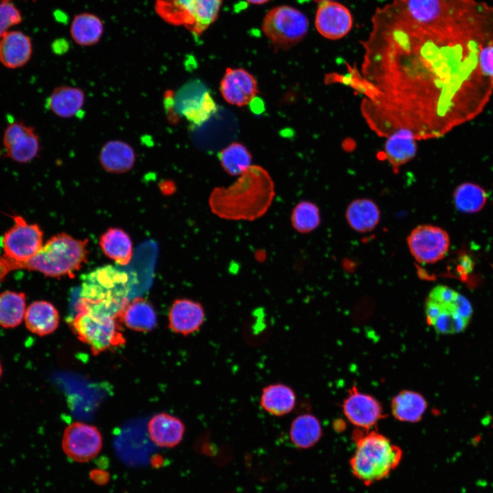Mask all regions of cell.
Wrapping results in <instances>:
<instances>
[{"label":"cell","mask_w":493,"mask_h":493,"mask_svg":"<svg viewBox=\"0 0 493 493\" xmlns=\"http://www.w3.org/2000/svg\"><path fill=\"white\" fill-rule=\"evenodd\" d=\"M219 90L227 103L239 107L249 104L258 92L257 81L253 75L240 68L225 70Z\"/></svg>","instance_id":"e0dca14e"},{"label":"cell","mask_w":493,"mask_h":493,"mask_svg":"<svg viewBox=\"0 0 493 493\" xmlns=\"http://www.w3.org/2000/svg\"><path fill=\"white\" fill-rule=\"evenodd\" d=\"M22 18L18 10L10 1L0 3V38L8 29L21 22Z\"/></svg>","instance_id":"d590c367"},{"label":"cell","mask_w":493,"mask_h":493,"mask_svg":"<svg viewBox=\"0 0 493 493\" xmlns=\"http://www.w3.org/2000/svg\"><path fill=\"white\" fill-rule=\"evenodd\" d=\"M2 373H3V368H2V364H1V362L0 360V379L1 377Z\"/></svg>","instance_id":"60d3db41"},{"label":"cell","mask_w":493,"mask_h":493,"mask_svg":"<svg viewBox=\"0 0 493 493\" xmlns=\"http://www.w3.org/2000/svg\"><path fill=\"white\" fill-rule=\"evenodd\" d=\"M427 408L424 396L415 391L403 390L391 401V412L395 419L401 422H418Z\"/></svg>","instance_id":"484cf974"},{"label":"cell","mask_w":493,"mask_h":493,"mask_svg":"<svg viewBox=\"0 0 493 493\" xmlns=\"http://www.w3.org/2000/svg\"><path fill=\"white\" fill-rule=\"evenodd\" d=\"M342 411L347 420L357 428L370 429L385 417L381 403L372 396L353 385L343 401Z\"/></svg>","instance_id":"5bb4252c"},{"label":"cell","mask_w":493,"mask_h":493,"mask_svg":"<svg viewBox=\"0 0 493 493\" xmlns=\"http://www.w3.org/2000/svg\"><path fill=\"white\" fill-rule=\"evenodd\" d=\"M313 1H315V2H316V3H323V2L329 1H334V0H313Z\"/></svg>","instance_id":"ab89813d"},{"label":"cell","mask_w":493,"mask_h":493,"mask_svg":"<svg viewBox=\"0 0 493 493\" xmlns=\"http://www.w3.org/2000/svg\"><path fill=\"white\" fill-rule=\"evenodd\" d=\"M99 162L104 170L112 173L129 171L136 162V153L128 143L118 140L107 142L99 153Z\"/></svg>","instance_id":"603a6c76"},{"label":"cell","mask_w":493,"mask_h":493,"mask_svg":"<svg viewBox=\"0 0 493 493\" xmlns=\"http://www.w3.org/2000/svg\"><path fill=\"white\" fill-rule=\"evenodd\" d=\"M427 324L438 334H457L469 325L472 307L468 300L455 290L438 285L429 292L425 303Z\"/></svg>","instance_id":"5b68a950"},{"label":"cell","mask_w":493,"mask_h":493,"mask_svg":"<svg viewBox=\"0 0 493 493\" xmlns=\"http://www.w3.org/2000/svg\"><path fill=\"white\" fill-rule=\"evenodd\" d=\"M223 0H155V10L165 22L183 25L201 36L217 18Z\"/></svg>","instance_id":"8992f818"},{"label":"cell","mask_w":493,"mask_h":493,"mask_svg":"<svg viewBox=\"0 0 493 493\" xmlns=\"http://www.w3.org/2000/svg\"><path fill=\"white\" fill-rule=\"evenodd\" d=\"M205 320L202 304L189 299H178L173 303L168 314L169 328L187 336L199 331Z\"/></svg>","instance_id":"ac0fdd59"},{"label":"cell","mask_w":493,"mask_h":493,"mask_svg":"<svg viewBox=\"0 0 493 493\" xmlns=\"http://www.w3.org/2000/svg\"><path fill=\"white\" fill-rule=\"evenodd\" d=\"M62 447L70 459L77 462H88L100 452L102 437L96 427L75 422L66 427Z\"/></svg>","instance_id":"7c38bea8"},{"label":"cell","mask_w":493,"mask_h":493,"mask_svg":"<svg viewBox=\"0 0 493 493\" xmlns=\"http://www.w3.org/2000/svg\"><path fill=\"white\" fill-rule=\"evenodd\" d=\"M290 222L292 227L301 233H308L315 230L320 224L318 207L309 201H302L293 208Z\"/></svg>","instance_id":"e575fe53"},{"label":"cell","mask_w":493,"mask_h":493,"mask_svg":"<svg viewBox=\"0 0 493 493\" xmlns=\"http://www.w3.org/2000/svg\"><path fill=\"white\" fill-rule=\"evenodd\" d=\"M130 329L149 331L157 324V315L151 304L142 298H136L129 302L119 317Z\"/></svg>","instance_id":"4316f807"},{"label":"cell","mask_w":493,"mask_h":493,"mask_svg":"<svg viewBox=\"0 0 493 493\" xmlns=\"http://www.w3.org/2000/svg\"><path fill=\"white\" fill-rule=\"evenodd\" d=\"M353 439L356 448L350 459L351 469L366 486L387 477L401 461V448L377 431L357 428Z\"/></svg>","instance_id":"3957f363"},{"label":"cell","mask_w":493,"mask_h":493,"mask_svg":"<svg viewBox=\"0 0 493 493\" xmlns=\"http://www.w3.org/2000/svg\"><path fill=\"white\" fill-rule=\"evenodd\" d=\"M218 157L223 170L232 176H240L251 166V153L240 142L231 143L219 153Z\"/></svg>","instance_id":"d6a6232c"},{"label":"cell","mask_w":493,"mask_h":493,"mask_svg":"<svg viewBox=\"0 0 493 493\" xmlns=\"http://www.w3.org/2000/svg\"><path fill=\"white\" fill-rule=\"evenodd\" d=\"M175 100L177 110L197 125L205 122L216 110V105L207 88L200 81L186 84Z\"/></svg>","instance_id":"4fadbf2b"},{"label":"cell","mask_w":493,"mask_h":493,"mask_svg":"<svg viewBox=\"0 0 493 493\" xmlns=\"http://www.w3.org/2000/svg\"><path fill=\"white\" fill-rule=\"evenodd\" d=\"M3 144L8 157L23 164L33 160L40 149L36 131L22 122L12 123L5 128Z\"/></svg>","instance_id":"9a60e30c"},{"label":"cell","mask_w":493,"mask_h":493,"mask_svg":"<svg viewBox=\"0 0 493 493\" xmlns=\"http://www.w3.org/2000/svg\"><path fill=\"white\" fill-rule=\"evenodd\" d=\"M130 291L127 275L106 266L88 273L82 281L81 297L92 301L126 305Z\"/></svg>","instance_id":"9c48e42d"},{"label":"cell","mask_w":493,"mask_h":493,"mask_svg":"<svg viewBox=\"0 0 493 493\" xmlns=\"http://www.w3.org/2000/svg\"><path fill=\"white\" fill-rule=\"evenodd\" d=\"M24 321L26 328L39 336L51 334L60 323V315L50 302L36 301L27 307Z\"/></svg>","instance_id":"7402d4cb"},{"label":"cell","mask_w":493,"mask_h":493,"mask_svg":"<svg viewBox=\"0 0 493 493\" xmlns=\"http://www.w3.org/2000/svg\"><path fill=\"white\" fill-rule=\"evenodd\" d=\"M314 24L321 36L327 39L338 40L351 31L353 17L344 5L334 1H325L318 6Z\"/></svg>","instance_id":"2e32d148"},{"label":"cell","mask_w":493,"mask_h":493,"mask_svg":"<svg viewBox=\"0 0 493 493\" xmlns=\"http://www.w3.org/2000/svg\"><path fill=\"white\" fill-rule=\"evenodd\" d=\"M14 224L3 235V256L16 262L34 257L42 246L43 233L39 225L27 223L22 216H12Z\"/></svg>","instance_id":"30bf717a"},{"label":"cell","mask_w":493,"mask_h":493,"mask_svg":"<svg viewBox=\"0 0 493 493\" xmlns=\"http://www.w3.org/2000/svg\"><path fill=\"white\" fill-rule=\"evenodd\" d=\"M99 245L103 253L121 265L127 264L132 256V242L127 233L118 228H110L103 233Z\"/></svg>","instance_id":"f546056e"},{"label":"cell","mask_w":493,"mask_h":493,"mask_svg":"<svg viewBox=\"0 0 493 493\" xmlns=\"http://www.w3.org/2000/svg\"><path fill=\"white\" fill-rule=\"evenodd\" d=\"M11 271L5 259L0 257V281Z\"/></svg>","instance_id":"74e56055"},{"label":"cell","mask_w":493,"mask_h":493,"mask_svg":"<svg viewBox=\"0 0 493 493\" xmlns=\"http://www.w3.org/2000/svg\"><path fill=\"white\" fill-rule=\"evenodd\" d=\"M85 101L84 91L76 87L62 86L55 88L47 99L46 106L61 118H71L81 112Z\"/></svg>","instance_id":"cb8c5ba5"},{"label":"cell","mask_w":493,"mask_h":493,"mask_svg":"<svg viewBox=\"0 0 493 493\" xmlns=\"http://www.w3.org/2000/svg\"><path fill=\"white\" fill-rule=\"evenodd\" d=\"M32 54V44L29 36L21 31H7L0 40V62L8 68L24 66Z\"/></svg>","instance_id":"d6986e66"},{"label":"cell","mask_w":493,"mask_h":493,"mask_svg":"<svg viewBox=\"0 0 493 493\" xmlns=\"http://www.w3.org/2000/svg\"><path fill=\"white\" fill-rule=\"evenodd\" d=\"M77 307L78 313L72 321V328L93 353H99L125 342L116 316L92 307Z\"/></svg>","instance_id":"52a82bcc"},{"label":"cell","mask_w":493,"mask_h":493,"mask_svg":"<svg viewBox=\"0 0 493 493\" xmlns=\"http://www.w3.org/2000/svg\"><path fill=\"white\" fill-rule=\"evenodd\" d=\"M275 196V184L268 172L261 166L251 165L229 187H215L208 205L220 218L253 221L268 212Z\"/></svg>","instance_id":"7a4b0ae2"},{"label":"cell","mask_w":493,"mask_h":493,"mask_svg":"<svg viewBox=\"0 0 493 493\" xmlns=\"http://www.w3.org/2000/svg\"><path fill=\"white\" fill-rule=\"evenodd\" d=\"M345 217L352 229L359 233H366L373 230L378 225L380 210L372 200L359 198L348 205Z\"/></svg>","instance_id":"d4e9b609"},{"label":"cell","mask_w":493,"mask_h":493,"mask_svg":"<svg viewBox=\"0 0 493 493\" xmlns=\"http://www.w3.org/2000/svg\"><path fill=\"white\" fill-rule=\"evenodd\" d=\"M371 23L361 71L349 68L345 82L364 96L362 114L377 135L437 138L483 110L493 80L479 55L493 40L472 18L438 0H392Z\"/></svg>","instance_id":"6da1fadb"},{"label":"cell","mask_w":493,"mask_h":493,"mask_svg":"<svg viewBox=\"0 0 493 493\" xmlns=\"http://www.w3.org/2000/svg\"><path fill=\"white\" fill-rule=\"evenodd\" d=\"M416 140L411 135L394 133L387 138L384 155L394 172L412 160L417 151Z\"/></svg>","instance_id":"f1b7e54d"},{"label":"cell","mask_w":493,"mask_h":493,"mask_svg":"<svg viewBox=\"0 0 493 493\" xmlns=\"http://www.w3.org/2000/svg\"><path fill=\"white\" fill-rule=\"evenodd\" d=\"M296 402L294 390L282 383L264 386L260 396V405L268 414L281 417L291 413Z\"/></svg>","instance_id":"44dd1931"},{"label":"cell","mask_w":493,"mask_h":493,"mask_svg":"<svg viewBox=\"0 0 493 493\" xmlns=\"http://www.w3.org/2000/svg\"><path fill=\"white\" fill-rule=\"evenodd\" d=\"M322 435L320 421L313 414H300L294 418L290 424V439L298 448L307 449L314 446L320 440Z\"/></svg>","instance_id":"83f0119b"},{"label":"cell","mask_w":493,"mask_h":493,"mask_svg":"<svg viewBox=\"0 0 493 493\" xmlns=\"http://www.w3.org/2000/svg\"><path fill=\"white\" fill-rule=\"evenodd\" d=\"M185 429V425L179 418L166 413L155 415L148 423L149 437L161 447L171 448L179 444Z\"/></svg>","instance_id":"ffe728a7"},{"label":"cell","mask_w":493,"mask_h":493,"mask_svg":"<svg viewBox=\"0 0 493 493\" xmlns=\"http://www.w3.org/2000/svg\"><path fill=\"white\" fill-rule=\"evenodd\" d=\"M270 0H246L247 2L252 4L261 5L268 2Z\"/></svg>","instance_id":"f35d334b"},{"label":"cell","mask_w":493,"mask_h":493,"mask_svg":"<svg viewBox=\"0 0 493 493\" xmlns=\"http://www.w3.org/2000/svg\"><path fill=\"white\" fill-rule=\"evenodd\" d=\"M26 295L21 292L7 290L0 294V327L15 328L23 320L26 312Z\"/></svg>","instance_id":"1f68e13d"},{"label":"cell","mask_w":493,"mask_h":493,"mask_svg":"<svg viewBox=\"0 0 493 493\" xmlns=\"http://www.w3.org/2000/svg\"><path fill=\"white\" fill-rule=\"evenodd\" d=\"M453 200L455 207L464 213H475L481 210L487 201L485 190L473 183H464L455 190Z\"/></svg>","instance_id":"836d02e7"},{"label":"cell","mask_w":493,"mask_h":493,"mask_svg":"<svg viewBox=\"0 0 493 493\" xmlns=\"http://www.w3.org/2000/svg\"><path fill=\"white\" fill-rule=\"evenodd\" d=\"M309 21L298 9L278 5L269 10L264 17L262 29L276 49L287 50L307 35Z\"/></svg>","instance_id":"ba28073f"},{"label":"cell","mask_w":493,"mask_h":493,"mask_svg":"<svg viewBox=\"0 0 493 493\" xmlns=\"http://www.w3.org/2000/svg\"><path fill=\"white\" fill-rule=\"evenodd\" d=\"M88 240H78L61 233L51 237L31 259L16 262L3 255L11 270L27 269L45 276L73 278L87 262Z\"/></svg>","instance_id":"277c9868"},{"label":"cell","mask_w":493,"mask_h":493,"mask_svg":"<svg viewBox=\"0 0 493 493\" xmlns=\"http://www.w3.org/2000/svg\"><path fill=\"white\" fill-rule=\"evenodd\" d=\"M479 62L485 75L493 80V44L487 45L481 49Z\"/></svg>","instance_id":"8d00e7d4"},{"label":"cell","mask_w":493,"mask_h":493,"mask_svg":"<svg viewBox=\"0 0 493 493\" xmlns=\"http://www.w3.org/2000/svg\"><path fill=\"white\" fill-rule=\"evenodd\" d=\"M410 253L419 263L429 264L443 259L450 246L448 234L443 229L431 225H420L407 237Z\"/></svg>","instance_id":"8fae6325"},{"label":"cell","mask_w":493,"mask_h":493,"mask_svg":"<svg viewBox=\"0 0 493 493\" xmlns=\"http://www.w3.org/2000/svg\"><path fill=\"white\" fill-rule=\"evenodd\" d=\"M2 1H10V0H2Z\"/></svg>","instance_id":"b9f144b4"},{"label":"cell","mask_w":493,"mask_h":493,"mask_svg":"<svg viewBox=\"0 0 493 493\" xmlns=\"http://www.w3.org/2000/svg\"><path fill=\"white\" fill-rule=\"evenodd\" d=\"M103 32L101 20L90 13L75 15L71 26V35L73 40L82 46L97 44Z\"/></svg>","instance_id":"4dcf8cb0"}]
</instances>
